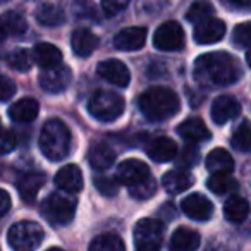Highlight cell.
<instances>
[{
	"mask_svg": "<svg viewBox=\"0 0 251 251\" xmlns=\"http://www.w3.org/2000/svg\"><path fill=\"white\" fill-rule=\"evenodd\" d=\"M236 59L226 52L203 53L195 62V77L203 86H227L239 79Z\"/></svg>",
	"mask_w": 251,
	"mask_h": 251,
	"instance_id": "6da1fadb",
	"label": "cell"
},
{
	"mask_svg": "<svg viewBox=\"0 0 251 251\" xmlns=\"http://www.w3.org/2000/svg\"><path fill=\"white\" fill-rule=\"evenodd\" d=\"M138 107L148 121L160 122L174 117L181 108V100L172 90L164 86L148 88L138 98Z\"/></svg>",
	"mask_w": 251,
	"mask_h": 251,
	"instance_id": "7a4b0ae2",
	"label": "cell"
},
{
	"mask_svg": "<svg viewBox=\"0 0 251 251\" xmlns=\"http://www.w3.org/2000/svg\"><path fill=\"white\" fill-rule=\"evenodd\" d=\"M40 150L49 160H62L71 151V131L60 119H50L40 133Z\"/></svg>",
	"mask_w": 251,
	"mask_h": 251,
	"instance_id": "3957f363",
	"label": "cell"
},
{
	"mask_svg": "<svg viewBox=\"0 0 251 251\" xmlns=\"http://www.w3.org/2000/svg\"><path fill=\"white\" fill-rule=\"evenodd\" d=\"M77 201L69 193H52L42 203V213L52 226H67L74 219Z\"/></svg>",
	"mask_w": 251,
	"mask_h": 251,
	"instance_id": "277c9868",
	"label": "cell"
},
{
	"mask_svg": "<svg viewBox=\"0 0 251 251\" xmlns=\"http://www.w3.org/2000/svg\"><path fill=\"white\" fill-rule=\"evenodd\" d=\"M124 98L112 91H95L88 101V112L91 117L101 122H112L119 119L124 112Z\"/></svg>",
	"mask_w": 251,
	"mask_h": 251,
	"instance_id": "5b68a950",
	"label": "cell"
},
{
	"mask_svg": "<svg viewBox=\"0 0 251 251\" xmlns=\"http://www.w3.org/2000/svg\"><path fill=\"white\" fill-rule=\"evenodd\" d=\"M43 229L40 224L23 220L9 229L7 241L14 251H35L43 241Z\"/></svg>",
	"mask_w": 251,
	"mask_h": 251,
	"instance_id": "8992f818",
	"label": "cell"
},
{
	"mask_svg": "<svg viewBox=\"0 0 251 251\" xmlns=\"http://www.w3.org/2000/svg\"><path fill=\"white\" fill-rule=\"evenodd\" d=\"M164 239V224L157 219H143L134 227L136 251H160Z\"/></svg>",
	"mask_w": 251,
	"mask_h": 251,
	"instance_id": "52a82bcc",
	"label": "cell"
},
{
	"mask_svg": "<svg viewBox=\"0 0 251 251\" xmlns=\"http://www.w3.org/2000/svg\"><path fill=\"white\" fill-rule=\"evenodd\" d=\"M153 45L155 49L162 50V52H176L184 47V29L179 23L167 21L153 35Z\"/></svg>",
	"mask_w": 251,
	"mask_h": 251,
	"instance_id": "ba28073f",
	"label": "cell"
},
{
	"mask_svg": "<svg viewBox=\"0 0 251 251\" xmlns=\"http://www.w3.org/2000/svg\"><path fill=\"white\" fill-rule=\"evenodd\" d=\"M151 177V172L145 162L138 160V158H129L119 164L117 172H115V179L121 184L127 186V188H134V186L143 184L145 181Z\"/></svg>",
	"mask_w": 251,
	"mask_h": 251,
	"instance_id": "9c48e42d",
	"label": "cell"
},
{
	"mask_svg": "<svg viewBox=\"0 0 251 251\" xmlns=\"http://www.w3.org/2000/svg\"><path fill=\"white\" fill-rule=\"evenodd\" d=\"M73 73L67 66H55L43 69L40 74V86L49 93H60L71 84Z\"/></svg>",
	"mask_w": 251,
	"mask_h": 251,
	"instance_id": "30bf717a",
	"label": "cell"
},
{
	"mask_svg": "<svg viewBox=\"0 0 251 251\" xmlns=\"http://www.w3.org/2000/svg\"><path fill=\"white\" fill-rule=\"evenodd\" d=\"M97 73H98V76L103 77L105 81H108V83L115 84V86H119V88L129 86V83H131L129 69L126 67L124 62H121V60H117V59H107V60H103V62H100L97 67Z\"/></svg>",
	"mask_w": 251,
	"mask_h": 251,
	"instance_id": "8fae6325",
	"label": "cell"
},
{
	"mask_svg": "<svg viewBox=\"0 0 251 251\" xmlns=\"http://www.w3.org/2000/svg\"><path fill=\"white\" fill-rule=\"evenodd\" d=\"M181 208L189 219L198 220V222H205L213 215V205L206 196L200 195V193H193L188 195L181 203Z\"/></svg>",
	"mask_w": 251,
	"mask_h": 251,
	"instance_id": "7c38bea8",
	"label": "cell"
},
{
	"mask_svg": "<svg viewBox=\"0 0 251 251\" xmlns=\"http://www.w3.org/2000/svg\"><path fill=\"white\" fill-rule=\"evenodd\" d=\"M239 114H241V103L234 97H230V95H220V97H217L212 103V110H210L212 121L219 126L232 121Z\"/></svg>",
	"mask_w": 251,
	"mask_h": 251,
	"instance_id": "4fadbf2b",
	"label": "cell"
},
{
	"mask_svg": "<svg viewBox=\"0 0 251 251\" xmlns=\"http://www.w3.org/2000/svg\"><path fill=\"white\" fill-rule=\"evenodd\" d=\"M227 31V26L222 19H215L210 18L206 21L200 23L195 28V42L200 43V45H212V43H217L224 38Z\"/></svg>",
	"mask_w": 251,
	"mask_h": 251,
	"instance_id": "5bb4252c",
	"label": "cell"
},
{
	"mask_svg": "<svg viewBox=\"0 0 251 251\" xmlns=\"http://www.w3.org/2000/svg\"><path fill=\"white\" fill-rule=\"evenodd\" d=\"M147 42V28L143 26H133V28H124L115 35L114 47L124 52H133V50L143 49Z\"/></svg>",
	"mask_w": 251,
	"mask_h": 251,
	"instance_id": "9a60e30c",
	"label": "cell"
},
{
	"mask_svg": "<svg viewBox=\"0 0 251 251\" xmlns=\"http://www.w3.org/2000/svg\"><path fill=\"white\" fill-rule=\"evenodd\" d=\"M55 186L64 193H79L83 189V172L77 165H64L55 174Z\"/></svg>",
	"mask_w": 251,
	"mask_h": 251,
	"instance_id": "2e32d148",
	"label": "cell"
},
{
	"mask_svg": "<svg viewBox=\"0 0 251 251\" xmlns=\"http://www.w3.org/2000/svg\"><path fill=\"white\" fill-rule=\"evenodd\" d=\"M177 133L182 140L189 141V143H205L210 140V129L206 127V124L201 119H186L184 122H181L177 127Z\"/></svg>",
	"mask_w": 251,
	"mask_h": 251,
	"instance_id": "e0dca14e",
	"label": "cell"
},
{
	"mask_svg": "<svg viewBox=\"0 0 251 251\" xmlns=\"http://www.w3.org/2000/svg\"><path fill=\"white\" fill-rule=\"evenodd\" d=\"M147 153L155 162H171L172 158L177 157V145L167 136L155 138L148 143Z\"/></svg>",
	"mask_w": 251,
	"mask_h": 251,
	"instance_id": "ac0fdd59",
	"label": "cell"
},
{
	"mask_svg": "<svg viewBox=\"0 0 251 251\" xmlns=\"http://www.w3.org/2000/svg\"><path fill=\"white\" fill-rule=\"evenodd\" d=\"M193 184H195V177L191 172L184 171V169H176V171L164 174L162 177V186L171 195H179V193L189 189Z\"/></svg>",
	"mask_w": 251,
	"mask_h": 251,
	"instance_id": "d6986e66",
	"label": "cell"
},
{
	"mask_svg": "<svg viewBox=\"0 0 251 251\" xmlns=\"http://www.w3.org/2000/svg\"><path fill=\"white\" fill-rule=\"evenodd\" d=\"M200 246V234L189 227H177L172 232L169 251H196Z\"/></svg>",
	"mask_w": 251,
	"mask_h": 251,
	"instance_id": "ffe728a7",
	"label": "cell"
},
{
	"mask_svg": "<svg viewBox=\"0 0 251 251\" xmlns=\"http://www.w3.org/2000/svg\"><path fill=\"white\" fill-rule=\"evenodd\" d=\"M100 45V40L88 29H76L71 38V47L77 57H90Z\"/></svg>",
	"mask_w": 251,
	"mask_h": 251,
	"instance_id": "44dd1931",
	"label": "cell"
},
{
	"mask_svg": "<svg viewBox=\"0 0 251 251\" xmlns=\"http://www.w3.org/2000/svg\"><path fill=\"white\" fill-rule=\"evenodd\" d=\"M88 162L95 171H105L115 162V151L105 143H95L88 151Z\"/></svg>",
	"mask_w": 251,
	"mask_h": 251,
	"instance_id": "7402d4cb",
	"label": "cell"
},
{
	"mask_svg": "<svg viewBox=\"0 0 251 251\" xmlns=\"http://www.w3.org/2000/svg\"><path fill=\"white\" fill-rule=\"evenodd\" d=\"M43 184H45V176L40 172H29V174L21 176V179L18 181V191L25 201L31 203L35 201Z\"/></svg>",
	"mask_w": 251,
	"mask_h": 251,
	"instance_id": "603a6c76",
	"label": "cell"
},
{
	"mask_svg": "<svg viewBox=\"0 0 251 251\" xmlns=\"http://www.w3.org/2000/svg\"><path fill=\"white\" fill-rule=\"evenodd\" d=\"M33 59L43 69H50V67L60 66L62 62V52L52 43H40L33 50Z\"/></svg>",
	"mask_w": 251,
	"mask_h": 251,
	"instance_id": "cb8c5ba5",
	"label": "cell"
},
{
	"mask_svg": "<svg viewBox=\"0 0 251 251\" xmlns=\"http://www.w3.org/2000/svg\"><path fill=\"white\" fill-rule=\"evenodd\" d=\"M38 110L40 105L35 98H21L9 108V117L16 122H31L33 119H36Z\"/></svg>",
	"mask_w": 251,
	"mask_h": 251,
	"instance_id": "d4e9b609",
	"label": "cell"
},
{
	"mask_svg": "<svg viewBox=\"0 0 251 251\" xmlns=\"http://www.w3.org/2000/svg\"><path fill=\"white\" fill-rule=\"evenodd\" d=\"M205 165L212 174H230L234 169V160L227 150L215 148L208 153Z\"/></svg>",
	"mask_w": 251,
	"mask_h": 251,
	"instance_id": "484cf974",
	"label": "cell"
},
{
	"mask_svg": "<svg viewBox=\"0 0 251 251\" xmlns=\"http://www.w3.org/2000/svg\"><path fill=\"white\" fill-rule=\"evenodd\" d=\"M36 21L42 26H47V28H55V26H60L64 21H66V16H64V11L55 4H50V2H43L36 7Z\"/></svg>",
	"mask_w": 251,
	"mask_h": 251,
	"instance_id": "4316f807",
	"label": "cell"
},
{
	"mask_svg": "<svg viewBox=\"0 0 251 251\" xmlns=\"http://www.w3.org/2000/svg\"><path fill=\"white\" fill-rule=\"evenodd\" d=\"M250 215V203L241 196H230L224 205V217L232 224H241Z\"/></svg>",
	"mask_w": 251,
	"mask_h": 251,
	"instance_id": "83f0119b",
	"label": "cell"
},
{
	"mask_svg": "<svg viewBox=\"0 0 251 251\" xmlns=\"http://www.w3.org/2000/svg\"><path fill=\"white\" fill-rule=\"evenodd\" d=\"M88 251H126V246L122 239L115 234H101L91 241Z\"/></svg>",
	"mask_w": 251,
	"mask_h": 251,
	"instance_id": "f1b7e54d",
	"label": "cell"
},
{
	"mask_svg": "<svg viewBox=\"0 0 251 251\" xmlns=\"http://www.w3.org/2000/svg\"><path fill=\"white\" fill-rule=\"evenodd\" d=\"M206 186L215 195H229V193L236 191L239 188L237 181L230 177L229 174H212V177L206 181Z\"/></svg>",
	"mask_w": 251,
	"mask_h": 251,
	"instance_id": "f546056e",
	"label": "cell"
},
{
	"mask_svg": "<svg viewBox=\"0 0 251 251\" xmlns=\"http://www.w3.org/2000/svg\"><path fill=\"white\" fill-rule=\"evenodd\" d=\"M0 23H2V26H4L5 33H7V35H12V36L25 35L26 29H28L26 19L23 18L21 14H18V12H7V14H4L2 18H0Z\"/></svg>",
	"mask_w": 251,
	"mask_h": 251,
	"instance_id": "4dcf8cb0",
	"label": "cell"
},
{
	"mask_svg": "<svg viewBox=\"0 0 251 251\" xmlns=\"http://www.w3.org/2000/svg\"><path fill=\"white\" fill-rule=\"evenodd\" d=\"M7 62H9V66H11L12 69L19 71V73H26V71L31 69L35 59H33V53L29 52V50L18 49V50H14V52L9 53Z\"/></svg>",
	"mask_w": 251,
	"mask_h": 251,
	"instance_id": "1f68e13d",
	"label": "cell"
},
{
	"mask_svg": "<svg viewBox=\"0 0 251 251\" xmlns=\"http://www.w3.org/2000/svg\"><path fill=\"white\" fill-rule=\"evenodd\" d=\"M212 14H213V5L210 4V2H206V0H198V2H195V4L188 9L186 19H188L189 23L200 25V23L212 18Z\"/></svg>",
	"mask_w": 251,
	"mask_h": 251,
	"instance_id": "d6a6232c",
	"label": "cell"
},
{
	"mask_svg": "<svg viewBox=\"0 0 251 251\" xmlns=\"http://www.w3.org/2000/svg\"><path fill=\"white\" fill-rule=\"evenodd\" d=\"M230 145H232L236 150L251 151V124L250 122H243V124L234 131L232 138H230Z\"/></svg>",
	"mask_w": 251,
	"mask_h": 251,
	"instance_id": "836d02e7",
	"label": "cell"
},
{
	"mask_svg": "<svg viewBox=\"0 0 251 251\" xmlns=\"http://www.w3.org/2000/svg\"><path fill=\"white\" fill-rule=\"evenodd\" d=\"M198 160H200V150L193 143H189L188 147L182 148L181 153H179L177 165L186 171V169H189V167H195V165L198 164Z\"/></svg>",
	"mask_w": 251,
	"mask_h": 251,
	"instance_id": "e575fe53",
	"label": "cell"
},
{
	"mask_svg": "<svg viewBox=\"0 0 251 251\" xmlns=\"http://www.w3.org/2000/svg\"><path fill=\"white\" fill-rule=\"evenodd\" d=\"M93 182L98 191L105 196H114V195H117V191H119L117 179H112V177H108V176H97V177L93 179Z\"/></svg>",
	"mask_w": 251,
	"mask_h": 251,
	"instance_id": "d590c367",
	"label": "cell"
},
{
	"mask_svg": "<svg viewBox=\"0 0 251 251\" xmlns=\"http://www.w3.org/2000/svg\"><path fill=\"white\" fill-rule=\"evenodd\" d=\"M155 191H157V182H155L153 177H150L148 181H145L143 184L140 186H134V188L129 189L131 196L136 200H148L151 198V196L155 195Z\"/></svg>",
	"mask_w": 251,
	"mask_h": 251,
	"instance_id": "8d00e7d4",
	"label": "cell"
},
{
	"mask_svg": "<svg viewBox=\"0 0 251 251\" xmlns=\"http://www.w3.org/2000/svg\"><path fill=\"white\" fill-rule=\"evenodd\" d=\"M73 9L77 18L97 19V9L91 0H73Z\"/></svg>",
	"mask_w": 251,
	"mask_h": 251,
	"instance_id": "74e56055",
	"label": "cell"
},
{
	"mask_svg": "<svg viewBox=\"0 0 251 251\" xmlns=\"http://www.w3.org/2000/svg\"><path fill=\"white\" fill-rule=\"evenodd\" d=\"M232 40L239 47H251V23L237 25L232 33Z\"/></svg>",
	"mask_w": 251,
	"mask_h": 251,
	"instance_id": "f35d334b",
	"label": "cell"
},
{
	"mask_svg": "<svg viewBox=\"0 0 251 251\" xmlns=\"http://www.w3.org/2000/svg\"><path fill=\"white\" fill-rule=\"evenodd\" d=\"M16 148V136L0 126V155L11 153Z\"/></svg>",
	"mask_w": 251,
	"mask_h": 251,
	"instance_id": "ab89813d",
	"label": "cell"
},
{
	"mask_svg": "<svg viewBox=\"0 0 251 251\" xmlns=\"http://www.w3.org/2000/svg\"><path fill=\"white\" fill-rule=\"evenodd\" d=\"M16 93V84L7 76L0 74V101H7L14 97Z\"/></svg>",
	"mask_w": 251,
	"mask_h": 251,
	"instance_id": "60d3db41",
	"label": "cell"
},
{
	"mask_svg": "<svg viewBox=\"0 0 251 251\" xmlns=\"http://www.w3.org/2000/svg\"><path fill=\"white\" fill-rule=\"evenodd\" d=\"M131 0H101V9L107 16H115L127 7Z\"/></svg>",
	"mask_w": 251,
	"mask_h": 251,
	"instance_id": "b9f144b4",
	"label": "cell"
},
{
	"mask_svg": "<svg viewBox=\"0 0 251 251\" xmlns=\"http://www.w3.org/2000/svg\"><path fill=\"white\" fill-rule=\"evenodd\" d=\"M11 208V196L5 189H0V219L5 215Z\"/></svg>",
	"mask_w": 251,
	"mask_h": 251,
	"instance_id": "7bdbcfd3",
	"label": "cell"
},
{
	"mask_svg": "<svg viewBox=\"0 0 251 251\" xmlns=\"http://www.w3.org/2000/svg\"><path fill=\"white\" fill-rule=\"evenodd\" d=\"M206 251H236V250L229 248L227 244H210Z\"/></svg>",
	"mask_w": 251,
	"mask_h": 251,
	"instance_id": "ee69618b",
	"label": "cell"
},
{
	"mask_svg": "<svg viewBox=\"0 0 251 251\" xmlns=\"http://www.w3.org/2000/svg\"><path fill=\"white\" fill-rule=\"evenodd\" d=\"M232 5H237V7H248L251 5V0H229Z\"/></svg>",
	"mask_w": 251,
	"mask_h": 251,
	"instance_id": "f6af8a7d",
	"label": "cell"
},
{
	"mask_svg": "<svg viewBox=\"0 0 251 251\" xmlns=\"http://www.w3.org/2000/svg\"><path fill=\"white\" fill-rule=\"evenodd\" d=\"M5 36H7V33H5L4 26H2V23H0V42H4Z\"/></svg>",
	"mask_w": 251,
	"mask_h": 251,
	"instance_id": "bcb514c9",
	"label": "cell"
},
{
	"mask_svg": "<svg viewBox=\"0 0 251 251\" xmlns=\"http://www.w3.org/2000/svg\"><path fill=\"white\" fill-rule=\"evenodd\" d=\"M246 62H248V66L251 67V49L248 50V53H246Z\"/></svg>",
	"mask_w": 251,
	"mask_h": 251,
	"instance_id": "7dc6e473",
	"label": "cell"
},
{
	"mask_svg": "<svg viewBox=\"0 0 251 251\" xmlns=\"http://www.w3.org/2000/svg\"><path fill=\"white\" fill-rule=\"evenodd\" d=\"M47 251H64V250H60V248H50V250H47Z\"/></svg>",
	"mask_w": 251,
	"mask_h": 251,
	"instance_id": "c3c4849f",
	"label": "cell"
}]
</instances>
